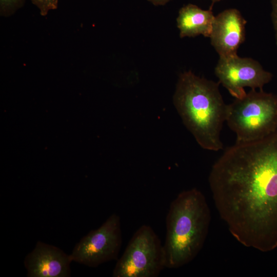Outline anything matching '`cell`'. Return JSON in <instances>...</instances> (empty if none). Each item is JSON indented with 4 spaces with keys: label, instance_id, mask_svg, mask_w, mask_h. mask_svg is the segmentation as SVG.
<instances>
[{
    "label": "cell",
    "instance_id": "7a4b0ae2",
    "mask_svg": "<svg viewBox=\"0 0 277 277\" xmlns=\"http://www.w3.org/2000/svg\"><path fill=\"white\" fill-rule=\"evenodd\" d=\"M219 84L186 72L180 76L173 96L185 127L202 148L213 151L223 148L220 135L227 109Z\"/></svg>",
    "mask_w": 277,
    "mask_h": 277
},
{
    "label": "cell",
    "instance_id": "30bf717a",
    "mask_svg": "<svg viewBox=\"0 0 277 277\" xmlns=\"http://www.w3.org/2000/svg\"><path fill=\"white\" fill-rule=\"evenodd\" d=\"M214 18L211 8L203 10L192 4L183 7L177 18L180 36L193 37L203 35L209 37Z\"/></svg>",
    "mask_w": 277,
    "mask_h": 277
},
{
    "label": "cell",
    "instance_id": "ba28073f",
    "mask_svg": "<svg viewBox=\"0 0 277 277\" xmlns=\"http://www.w3.org/2000/svg\"><path fill=\"white\" fill-rule=\"evenodd\" d=\"M246 22L235 9L225 10L215 16L209 37L220 57L237 54L238 48L245 39Z\"/></svg>",
    "mask_w": 277,
    "mask_h": 277
},
{
    "label": "cell",
    "instance_id": "5bb4252c",
    "mask_svg": "<svg viewBox=\"0 0 277 277\" xmlns=\"http://www.w3.org/2000/svg\"><path fill=\"white\" fill-rule=\"evenodd\" d=\"M154 5H162L166 4L170 0H148Z\"/></svg>",
    "mask_w": 277,
    "mask_h": 277
},
{
    "label": "cell",
    "instance_id": "6da1fadb",
    "mask_svg": "<svg viewBox=\"0 0 277 277\" xmlns=\"http://www.w3.org/2000/svg\"><path fill=\"white\" fill-rule=\"evenodd\" d=\"M208 182L220 217L239 243L262 252L277 248V130L227 148Z\"/></svg>",
    "mask_w": 277,
    "mask_h": 277
},
{
    "label": "cell",
    "instance_id": "3957f363",
    "mask_svg": "<svg viewBox=\"0 0 277 277\" xmlns=\"http://www.w3.org/2000/svg\"><path fill=\"white\" fill-rule=\"evenodd\" d=\"M210 221V210L201 191L192 188L177 195L166 216L163 245L166 268H180L195 258L204 246Z\"/></svg>",
    "mask_w": 277,
    "mask_h": 277
},
{
    "label": "cell",
    "instance_id": "9c48e42d",
    "mask_svg": "<svg viewBox=\"0 0 277 277\" xmlns=\"http://www.w3.org/2000/svg\"><path fill=\"white\" fill-rule=\"evenodd\" d=\"M70 254L60 248L38 241L24 260L28 277H68L71 276Z\"/></svg>",
    "mask_w": 277,
    "mask_h": 277
},
{
    "label": "cell",
    "instance_id": "5b68a950",
    "mask_svg": "<svg viewBox=\"0 0 277 277\" xmlns=\"http://www.w3.org/2000/svg\"><path fill=\"white\" fill-rule=\"evenodd\" d=\"M166 267L163 245L151 227L134 233L113 270V277H156Z\"/></svg>",
    "mask_w": 277,
    "mask_h": 277
},
{
    "label": "cell",
    "instance_id": "277c9868",
    "mask_svg": "<svg viewBox=\"0 0 277 277\" xmlns=\"http://www.w3.org/2000/svg\"><path fill=\"white\" fill-rule=\"evenodd\" d=\"M226 122L236 142L263 138L277 130V95L251 89L227 105Z\"/></svg>",
    "mask_w": 277,
    "mask_h": 277
},
{
    "label": "cell",
    "instance_id": "8fae6325",
    "mask_svg": "<svg viewBox=\"0 0 277 277\" xmlns=\"http://www.w3.org/2000/svg\"><path fill=\"white\" fill-rule=\"evenodd\" d=\"M25 0H0V14L8 17L12 15L21 7Z\"/></svg>",
    "mask_w": 277,
    "mask_h": 277
},
{
    "label": "cell",
    "instance_id": "9a60e30c",
    "mask_svg": "<svg viewBox=\"0 0 277 277\" xmlns=\"http://www.w3.org/2000/svg\"><path fill=\"white\" fill-rule=\"evenodd\" d=\"M211 2H212V5L214 4V3H216V2H220L222 0H211Z\"/></svg>",
    "mask_w": 277,
    "mask_h": 277
},
{
    "label": "cell",
    "instance_id": "8992f818",
    "mask_svg": "<svg viewBox=\"0 0 277 277\" xmlns=\"http://www.w3.org/2000/svg\"><path fill=\"white\" fill-rule=\"evenodd\" d=\"M122 243L120 218L113 213L98 228L83 237L70 256L72 262L96 267L117 260Z\"/></svg>",
    "mask_w": 277,
    "mask_h": 277
},
{
    "label": "cell",
    "instance_id": "4fadbf2b",
    "mask_svg": "<svg viewBox=\"0 0 277 277\" xmlns=\"http://www.w3.org/2000/svg\"><path fill=\"white\" fill-rule=\"evenodd\" d=\"M271 19L275 33V43L277 45V0H271Z\"/></svg>",
    "mask_w": 277,
    "mask_h": 277
},
{
    "label": "cell",
    "instance_id": "52a82bcc",
    "mask_svg": "<svg viewBox=\"0 0 277 277\" xmlns=\"http://www.w3.org/2000/svg\"><path fill=\"white\" fill-rule=\"evenodd\" d=\"M214 72L219 83L235 98H241L246 94L245 87L263 90L273 76L257 61L238 54L220 57Z\"/></svg>",
    "mask_w": 277,
    "mask_h": 277
},
{
    "label": "cell",
    "instance_id": "7c38bea8",
    "mask_svg": "<svg viewBox=\"0 0 277 277\" xmlns=\"http://www.w3.org/2000/svg\"><path fill=\"white\" fill-rule=\"evenodd\" d=\"M31 2L38 8L43 16L46 15L50 10L57 7L58 0H31Z\"/></svg>",
    "mask_w": 277,
    "mask_h": 277
}]
</instances>
